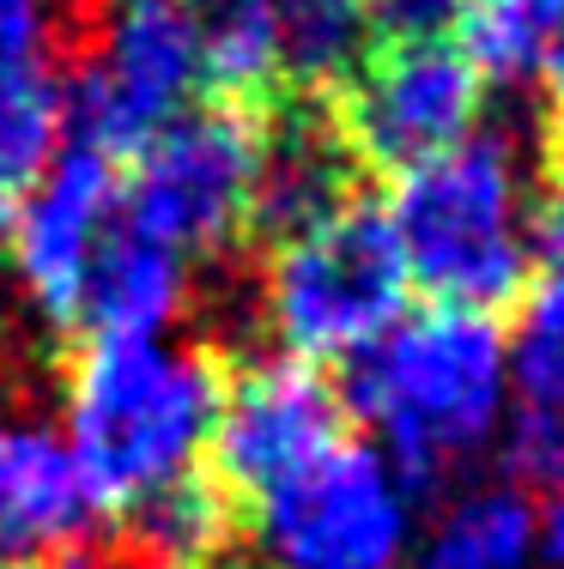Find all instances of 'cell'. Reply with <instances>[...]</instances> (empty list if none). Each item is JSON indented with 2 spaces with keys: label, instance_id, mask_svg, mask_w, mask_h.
Here are the masks:
<instances>
[{
  "label": "cell",
  "instance_id": "obj_9",
  "mask_svg": "<svg viewBox=\"0 0 564 569\" xmlns=\"http://www.w3.org/2000/svg\"><path fill=\"white\" fill-rule=\"evenodd\" d=\"M110 224H116V164L91 146L67 140V152L49 158V170L31 182L24 212H12V242H7L24 297L56 333H73L79 279H86Z\"/></svg>",
  "mask_w": 564,
  "mask_h": 569
},
{
  "label": "cell",
  "instance_id": "obj_5",
  "mask_svg": "<svg viewBox=\"0 0 564 569\" xmlns=\"http://www.w3.org/2000/svg\"><path fill=\"white\" fill-rule=\"evenodd\" d=\"M255 103H188L128 158V182L116 188V219L133 237L170 249L177 261H231L249 237L255 188Z\"/></svg>",
  "mask_w": 564,
  "mask_h": 569
},
{
  "label": "cell",
  "instance_id": "obj_3",
  "mask_svg": "<svg viewBox=\"0 0 564 569\" xmlns=\"http://www.w3.org/2000/svg\"><path fill=\"white\" fill-rule=\"evenodd\" d=\"M388 230L413 291L443 309L516 303L534 279V170L509 133L479 128L455 152L395 176Z\"/></svg>",
  "mask_w": 564,
  "mask_h": 569
},
{
  "label": "cell",
  "instance_id": "obj_14",
  "mask_svg": "<svg viewBox=\"0 0 564 569\" xmlns=\"http://www.w3.org/2000/svg\"><path fill=\"white\" fill-rule=\"evenodd\" d=\"M61 146V73L43 56L0 61V194H19Z\"/></svg>",
  "mask_w": 564,
  "mask_h": 569
},
{
  "label": "cell",
  "instance_id": "obj_22",
  "mask_svg": "<svg viewBox=\"0 0 564 569\" xmlns=\"http://www.w3.org/2000/svg\"><path fill=\"white\" fill-rule=\"evenodd\" d=\"M553 152H558V164H564V116H558V128H553Z\"/></svg>",
  "mask_w": 564,
  "mask_h": 569
},
{
  "label": "cell",
  "instance_id": "obj_19",
  "mask_svg": "<svg viewBox=\"0 0 564 569\" xmlns=\"http://www.w3.org/2000/svg\"><path fill=\"white\" fill-rule=\"evenodd\" d=\"M534 521H541V563L564 569V491L546 497V509H534Z\"/></svg>",
  "mask_w": 564,
  "mask_h": 569
},
{
  "label": "cell",
  "instance_id": "obj_21",
  "mask_svg": "<svg viewBox=\"0 0 564 569\" xmlns=\"http://www.w3.org/2000/svg\"><path fill=\"white\" fill-rule=\"evenodd\" d=\"M7 242H12V200L0 194V254H7Z\"/></svg>",
  "mask_w": 564,
  "mask_h": 569
},
{
  "label": "cell",
  "instance_id": "obj_11",
  "mask_svg": "<svg viewBox=\"0 0 564 569\" xmlns=\"http://www.w3.org/2000/svg\"><path fill=\"white\" fill-rule=\"evenodd\" d=\"M188 303H195L188 261H177L170 249H158L146 237H133L116 219L103 230L86 279H79L73 333H86V340H158L170 321L188 316Z\"/></svg>",
  "mask_w": 564,
  "mask_h": 569
},
{
  "label": "cell",
  "instance_id": "obj_23",
  "mask_svg": "<svg viewBox=\"0 0 564 569\" xmlns=\"http://www.w3.org/2000/svg\"><path fill=\"white\" fill-rule=\"evenodd\" d=\"M0 569H31V563H0Z\"/></svg>",
  "mask_w": 564,
  "mask_h": 569
},
{
  "label": "cell",
  "instance_id": "obj_15",
  "mask_svg": "<svg viewBox=\"0 0 564 569\" xmlns=\"http://www.w3.org/2000/svg\"><path fill=\"white\" fill-rule=\"evenodd\" d=\"M504 467L509 485H534V491H564V412H528V406H509L504 430Z\"/></svg>",
  "mask_w": 564,
  "mask_h": 569
},
{
  "label": "cell",
  "instance_id": "obj_12",
  "mask_svg": "<svg viewBox=\"0 0 564 569\" xmlns=\"http://www.w3.org/2000/svg\"><path fill=\"white\" fill-rule=\"evenodd\" d=\"M541 563V521L528 491L516 485H474L449 497L425 539V569H534Z\"/></svg>",
  "mask_w": 564,
  "mask_h": 569
},
{
  "label": "cell",
  "instance_id": "obj_2",
  "mask_svg": "<svg viewBox=\"0 0 564 569\" xmlns=\"http://www.w3.org/2000/svg\"><path fill=\"white\" fill-rule=\"evenodd\" d=\"M346 406L383 437V455L413 491L498 442L509 418V340L492 316L425 303L353 358Z\"/></svg>",
  "mask_w": 564,
  "mask_h": 569
},
{
  "label": "cell",
  "instance_id": "obj_10",
  "mask_svg": "<svg viewBox=\"0 0 564 569\" xmlns=\"http://www.w3.org/2000/svg\"><path fill=\"white\" fill-rule=\"evenodd\" d=\"M261 116V140H255V188H249V237L244 242H286L298 230L321 224L358 200L353 188V152L340 140L328 98H267L255 103Z\"/></svg>",
  "mask_w": 564,
  "mask_h": 569
},
{
  "label": "cell",
  "instance_id": "obj_4",
  "mask_svg": "<svg viewBox=\"0 0 564 569\" xmlns=\"http://www.w3.org/2000/svg\"><path fill=\"white\" fill-rule=\"evenodd\" d=\"M407 261L376 200L274 242L255 267V328L298 363H353L407 316Z\"/></svg>",
  "mask_w": 564,
  "mask_h": 569
},
{
  "label": "cell",
  "instance_id": "obj_17",
  "mask_svg": "<svg viewBox=\"0 0 564 569\" xmlns=\"http://www.w3.org/2000/svg\"><path fill=\"white\" fill-rule=\"evenodd\" d=\"M49 7L56 0H0V61L43 56L49 49Z\"/></svg>",
  "mask_w": 564,
  "mask_h": 569
},
{
  "label": "cell",
  "instance_id": "obj_1",
  "mask_svg": "<svg viewBox=\"0 0 564 569\" xmlns=\"http://www.w3.org/2000/svg\"><path fill=\"white\" fill-rule=\"evenodd\" d=\"M225 363L207 346L165 340H79L61 358L67 455L98 509L170 485L207 449Z\"/></svg>",
  "mask_w": 564,
  "mask_h": 569
},
{
  "label": "cell",
  "instance_id": "obj_18",
  "mask_svg": "<svg viewBox=\"0 0 564 569\" xmlns=\"http://www.w3.org/2000/svg\"><path fill=\"white\" fill-rule=\"evenodd\" d=\"M534 273H564V188L534 200Z\"/></svg>",
  "mask_w": 564,
  "mask_h": 569
},
{
  "label": "cell",
  "instance_id": "obj_8",
  "mask_svg": "<svg viewBox=\"0 0 564 569\" xmlns=\"http://www.w3.org/2000/svg\"><path fill=\"white\" fill-rule=\"evenodd\" d=\"M353 164L407 176L486 128V73L455 43L376 49L334 103Z\"/></svg>",
  "mask_w": 564,
  "mask_h": 569
},
{
  "label": "cell",
  "instance_id": "obj_13",
  "mask_svg": "<svg viewBox=\"0 0 564 569\" xmlns=\"http://www.w3.org/2000/svg\"><path fill=\"white\" fill-rule=\"evenodd\" d=\"M279 86L298 98H334L370 61L365 0H274Z\"/></svg>",
  "mask_w": 564,
  "mask_h": 569
},
{
  "label": "cell",
  "instance_id": "obj_20",
  "mask_svg": "<svg viewBox=\"0 0 564 569\" xmlns=\"http://www.w3.org/2000/svg\"><path fill=\"white\" fill-rule=\"evenodd\" d=\"M541 79H546V86H553V91H558V98H564V24H558V31H553V43H546V61H541Z\"/></svg>",
  "mask_w": 564,
  "mask_h": 569
},
{
  "label": "cell",
  "instance_id": "obj_16",
  "mask_svg": "<svg viewBox=\"0 0 564 569\" xmlns=\"http://www.w3.org/2000/svg\"><path fill=\"white\" fill-rule=\"evenodd\" d=\"M467 0H365L370 43L383 49H413V43H443L462 24Z\"/></svg>",
  "mask_w": 564,
  "mask_h": 569
},
{
  "label": "cell",
  "instance_id": "obj_6",
  "mask_svg": "<svg viewBox=\"0 0 564 569\" xmlns=\"http://www.w3.org/2000/svg\"><path fill=\"white\" fill-rule=\"evenodd\" d=\"M267 569H400L413 551V485L376 449L340 442L249 509Z\"/></svg>",
  "mask_w": 564,
  "mask_h": 569
},
{
  "label": "cell",
  "instance_id": "obj_7",
  "mask_svg": "<svg viewBox=\"0 0 564 569\" xmlns=\"http://www.w3.org/2000/svg\"><path fill=\"white\" fill-rule=\"evenodd\" d=\"M346 400L316 363L298 358H237L225 370L219 412L207 430V479L237 509H255L286 479L340 449Z\"/></svg>",
  "mask_w": 564,
  "mask_h": 569
}]
</instances>
